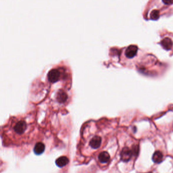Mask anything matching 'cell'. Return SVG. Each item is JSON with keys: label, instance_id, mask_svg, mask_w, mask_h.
Listing matches in <instances>:
<instances>
[{"label": "cell", "instance_id": "3957f363", "mask_svg": "<svg viewBox=\"0 0 173 173\" xmlns=\"http://www.w3.org/2000/svg\"><path fill=\"white\" fill-rule=\"evenodd\" d=\"M132 155H133V153H132V150H130L127 147H125L122 150V152L120 154L121 159L124 162H127L130 160Z\"/></svg>", "mask_w": 173, "mask_h": 173}, {"label": "cell", "instance_id": "6da1fadb", "mask_svg": "<svg viewBox=\"0 0 173 173\" xmlns=\"http://www.w3.org/2000/svg\"><path fill=\"white\" fill-rule=\"evenodd\" d=\"M61 75V72L58 69H51L48 73V80L52 83H55L59 80Z\"/></svg>", "mask_w": 173, "mask_h": 173}, {"label": "cell", "instance_id": "8992f818", "mask_svg": "<svg viewBox=\"0 0 173 173\" xmlns=\"http://www.w3.org/2000/svg\"><path fill=\"white\" fill-rule=\"evenodd\" d=\"M45 149V146L44 144L42 142H38L36 144L35 147L34 148V152L35 154L39 155L44 152Z\"/></svg>", "mask_w": 173, "mask_h": 173}, {"label": "cell", "instance_id": "7c38bea8", "mask_svg": "<svg viewBox=\"0 0 173 173\" xmlns=\"http://www.w3.org/2000/svg\"><path fill=\"white\" fill-rule=\"evenodd\" d=\"M150 18L153 20H157L159 18V12L157 10H154L150 13Z\"/></svg>", "mask_w": 173, "mask_h": 173}, {"label": "cell", "instance_id": "4fadbf2b", "mask_svg": "<svg viewBox=\"0 0 173 173\" xmlns=\"http://www.w3.org/2000/svg\"><path fill=\"white\" fill-rule=\"evenodd\" d=\"M139 147L138 146L134 145L133 146L132 148V153H133V155H137L139 153Z\"/></svg>", "mask_w": 173, "mask_h": 173}, {"label": "cell", "instance_id": "277c9868", "mask_svg": "<svg viewBox=\"0 0 173 173\" xmlns=\"http://www.w3.org/2000/svg\"><path fill=\"white\" fill-rule=\"evenodd\" d=\"M138 50V48L137 46L130 45L125 50V56L128 58H133L136 55Z\"/></svg>", "mask_w": 173, "mask_h": 173}, {"label": "cell", "instance_id": "5b68a950", "mask_svg": "<svg viewBox=\"0 0 173 173\" xmlns=\"http://www.w3.org/2000/svg\"><path fill=\"white\" fill-rule=\"evenodd\" d=\"M101 137L99 136H95L91 139L89 144L92 148L94 150H97L101 146Z\"/></svg>", "mask_w": 173, "mask_h": 173}, {"label": "cell", "instance_id": "30bf717a", "mask_svg": "<svg viewBox=\"0 0 173 173\" xmlns=\"http://www.w3.org/2000/svg\"><path fill=\"white\" fill-rule=\"evenodd\" d=\"M67 99H68V95L63 90H59L57 92L56 99L59 103H64L66 101Z\"/></svg>", "mask_w": 173, "mask_h": 173}, {"label": "cell", "instance_id": "9c48e42d", "mask_svg": "<svg viewBox=\"0 0 173 173\" xmlns=\"http://www.w3.org/2000/svg\"><path fill=\"white\" fill-rule=\"evenodd\" d=\"M160 44L164 49L166 50H169L173 47V43L171 38H166L162 41Z\"/></svg>", "mask_w": 173, "mask_h": 173}, {"label": "cell", "instance_id": "5bb4252c", "mask_svg": "<svg viewBox=\"0 0 173 173\" xmlns=\"http://www.w3.org/2000/svg\"><path fill=\"white\" fill-rule=\"evenodd\" d=\"M162 1L164 4H166V5L172 4L173 2V0H162Z\"/></svg>", "mask_w": 173, "mask_h": 173}, {"label": "cell", "instance_id": "8fae6325", "mask_svg": "<svg viewBox=\"0 0 173 173\" xmlns=\"http://www.w3.org/2000/svg\"><path fill=\"white\" fill-rule=\"evenodd\" d=\"M164 159V156L162 152L160 151H157L155 152L152 156V160L155 163L159 164L162 162Z\"/></svg>", "mask_w": 173, "mask_h": 173}, {"label": "cell", "instance_id": "52a82bcc", "mask_svg": "<svg viewBox=\"0 0 173 173\" xmlns=\"http://www.w3.org/2000/svg\"><path fill=\"white\" fill-rule=\"evenodd\" d=\"M69 162V160L67 157L62 156V157H59L56 160L55 164L58 167L63 168L64 166H66V164H68Z\"/></svg>", "mask_w": 173, "mask_h": 173}, {"label": "cell", "instance_id": "ba28073f", "mask_svg": "<svg viewBox=\"0 0 173 173\" xmlns=\"http://www.w3.org/2000/svg\"><path fill=\"white\" fill-rule=\"evenodd\" d=\"M110 159V156L107 151H103L99 153L98 156V159L102 164H106L108 162Z\"/></svg>", "mask_w": 173, "mask_h": 173}, {"label": "cell", "instance_id": "7a4b0ae2", "mask_svg": "<svg viewBox=\"0 0 173 173\" xmlns=\"http://www.w3.org/2000/svg\"><path fill=\"white\" fill-rule=\"evenodd\" d=\"M27 129V125L24 120H20L15 124L13 130L18 135H22Z\"/></svg>", "mask_w": 173, "mask_h": 173}]
</instances>
